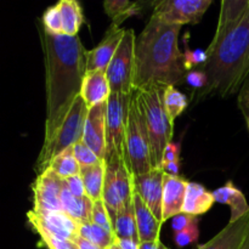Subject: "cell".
<instances>
[{
  "instance_id": "9c48e42d",
  "label": "cell",
  "mask_w": 249,
  "mask_h": 249,
  "mask_svg": "<svg viewBox=\"0 0 249 249\" xmlns=\"http://www.w3.org/2000/svg\"><path fill=\"white\" fill-rule=\"evenodd\" d=\"M211 4L212 0H164L156 4L152 16L168 24H196Z\"/></svg>"
},
{
  "instance_id": "6da1fadb",
  "label": "cell",
  "mask_w": 249,
  "mask_h": 249,
  "mask_svg": "<svg viewBox=\"0 0 249 249\" xmlns=\"http://www.w3.org/2000/svg\"><path fill=\"white\" fill-rule=\"evenodd\" d=\"M202 70L208 84L199 97H228L241 90L249 58V0H223L215 36Z\"/></svg>"
},
{
  "instance_id": "e575fe53",
  "label": "cell",
  "mask_w": 249,
  "mask_h": 249,
  "mask_svg": "<svg viewBox=\"0 0 249 249\" xmlns=\"http://www.w3.org/2000/svg\"><path fill=\"white\" fill-rule=\"evenodd\" d=\"M207 61V51L197 49V50H187L185 53V62H186L187 71L191 70L194 66H203Z\"/></svg>"
},
{
  "instance_id": "836d02e7",
  "label": "cell",
  "mask_w": 249,
  "mask_h": 249,
  "mask_svg": "<svg viewBox=\"0 0 249 249\" xmlns=\"http://www.w3.org/2000/svg\"><path fill=\"white\" fill-rule=\"evenodd\" d=\"M197 221L196 216H192L190 214L180 213L179 215L174 216L173 218V230L175 231V233L182 232V231L187 230L189 228H191L195 223Z\"/></svg>"
},
{
  "instance_id": "52a82bcc",
  "label": "cell",
  "mask_w": 249,
  "mask_h": 249,
  "mask_svg": "<svg viewBox=\"0 0 249 249\" xmlns=\"http://www.w3.org/2000/svg\"><path fill=\"white\" fill-rule=\"evenodd\" d=\"M131 94L112 92L107 105L105 165L126 164L125 139ZM129 169V168H128Z\"/></svg>"
},
{
  "instance_id": "bcb514c9",
  "label": "cell",
  "mask_w": 249,
  "mask_h": 249,
  "mask_svg": "<svg viewBox=\"0 0 249 249\" xmlns=\"http://www.w3.org/2000/svg\"><path fill=\"white\" fill-rule=\"evenodd\" d=\"M247 125H248V129H249V117L247 118Z\"/></svg>"
},
{
  "instance_id": "8992f818",
  "label": "cell",
  "mask_w": 249,
  "mask_h": 249,
  "mask_svg": "<svg viewBox=\"0 0 249 249\" xmlns=\"http://www.w3.org/2000/svg\"><path fill=\"white\" fill-rule=\"evenodd\" d=\"M88 112H89V107L79 95L73 102L62 125L57 129L53 138L49 142L43 143V147H41L36 164V175L48 170L53 160L58 155L65 152L68 148L73 147L79 141H83Z\"/></svg>"
},
{
  "instance_id": "cb8c5ba5",
  "label": "cell",
  "mask_w": 249,
  "mask_h": 249,
  "mask_svg": "<svg viewBox=\"0 0 249 249\" xmlns=\"http://www.w3.org/2000/svg\"><path fill=\"white\" fill-rule=\"evenodd\" d=\"M113 229L114 235H116L117 238H128V240H135L140 242L138 226H136L134 203L124 207L119 212L116 220L113 221Z\"/></svg>"
},
{
  "instance_id": "3957f363",
  "label": "cell",
  "mask_w": 249,
  "mask_h": 249,
  "mask_svg": "<svg viewBox=\"0 0 249 249\" xmlns=\"http://www.w3.org/2000/svg\"><path fill=\"white\" fill-rule=\"evenodd\" d=\"M179 24H168L151 16L135 39L134 90L150 85L178 87L184 84L189 73L185 53L180 51Z\"/></svg>"
},
{
  "instance_id": "277c9868",
  "label": "cell",
  "mask_w": 249,
  "mask_h": 249,
  "mask_svg": "<svg viewBox=\"0 0 249 249\" xmlns=\"http://www.w3.org/2000/svg\"><path fill=\"white\" fill-rule=\"evenodd\" d=\"M164 88L162 85H150L136 90L147 126L153 168L162 165L164 151L173 138L174 122H172L165 109L163 100Z\"/></svg>"
},
{
  "instance_id": "44dd1931",
  "label": "cell",
  "mask_w": 249,
  "mask_h": 249,
  "mask_svg": "<svg viewBox=\"0 0 249 249\" xmlns=\"http://www.w3.org/2000/svg\"><path fill=\"white\" fill-rule=\"evenodd\" d=\"M213 196L215 202L230 207L231 218L229 223L237 221L238 219L249 213V206L245 195L237 187H235V185L231 181L226 182L224 186L216 189L213 192Z\"/></svg>"
},
{
  "instance_id": "f546056e",
  "label": "cell",
  "mask_w": 249,
  "mask_h": 249,
  "mask_svg": "<svg viewBox=\"0 0 249 249\" xmlns=\"http://www.w3.org/2000/svg\"><path fill=\"white\" fill-rule=\"evenodd\" d=\"M92 223L101 226L102 229L107 230L108 232L114 233L111 215H109L108 211H107L102 199L94 202V206H92Z\"/></svg>"
},
{
  "instance_id": "7bdbcfd3",
  "label": "cell",
  "mask_w": 249,
  "mask_h": 249,
  "mask_svg": "<svg viewBox=\"0 0 249 249\" xmlns=\"http://www.w3.org/2000/svg\"><path fill=\"white\" fill-rule=\"evenodd\" d=\"M241 249H249V233H248L247 238H246L245 243H243V246L241 247Z\"/></svg>"
},
{
  "instance_id": "9a60e30c",
  "label": "cell",
  "mask_w": 249,
  "mask_h": 249,
  "mask_svg": "<svg viewBox=\"0 0 249 249\" xmlns=\"http://www.w3.org/2000/svg\"><path fill=\"white\" fill-rule=\"evenodd\" d=\"M249 233V213L233 223H229L211 241L196 249H241Z\"/></svg>"
},
{
  "instance_id": "4fadbf2b",
  "label": "cell",
  "mask_w": 249,
  "mask_h": 249,
  "mask_svg": "<svg viewBox=\"0 0 249 249\" xmlns=\"http://www.w3.org/2000/svg\"><path fill=\"white\" fill-rule=\"evenodd\" d=\"M107 105L108 101H105L89 108L83 134V142L91 148L104 163L106 157Z\"/></svg>"
},
{
  "instance_id": "8d00e7d4",
  "label": "cell",
  "mask_w": 249,
  "mask_h": 249,
  "mask_svg": "<svg viewBox=\"0 0 249 249\" xmlns=\"http://www.w3.org/2000/svg\"><path fill=\"white\" fill-rule=\"evenodd\" d=\"M65 181H66V185H67L68 190L71 191V194L74 195L75 197H80V198H82V197L87 196L84 182H83V179L82 177H80V174L68 178V179H66Z\"/></svg>"
},
{
  "instance_id": "ac0fdd59",
  "label": "cell",
  "mask_w": 249,
  "mask_h": 249,
  "mask_svg": "<svg viewBox=\"0 0 249 249\" xmlns=\"http://www.w3.org/2000/svg\"><path fill=\"white\" fill-rule=\"evenodd\" d=\"M111 94L112 90L109 87L106 71L87 72L84 80H83L80 96L83 97L89 108L101 104V102L108 101Z\"/></svg>"
},
{
  "instance_id": "b9f144b4",
  "label": "cell",
  "mask_w": 249,
  "mask_h": 249,
  "mask_svg": "<svg viewBox=\"0 0 249 249\" xmlns=\"http://www.w3.org/2000/svg\"><path fill=\"white\" fill-rule=\"evenodd\" d=\"M73 242H74L75 246H77V249H102L97 245H95V243L85 240V238H83L82 236H79V235L74 238V241H73Z\"/></svg>"
},
{
  "instance_id": "ab89813d",
  "label": "cell",
  "mask_w": 249,
  "mask_h": 249,
  "mask_svg": "<svg viewBox=\"0 0 249 249\" xmlns=\"http://www.w3.org/2000/svg\"><path fill=\"white\" fill-rule=\"evenodd\" d=\"M162 169L164 170L165 174L173 175V177H179L180 174V160H175V162L163 163Z\"/></svg>"
},
{
  "instance_id": "5bb4252c",
  "label": "cell",
  "mask_w": 249,
  "mask_h": 249,
  "mask_svg": "<svg viewBox=\"0 0 249 249\" xmlns=\"http://www.w3.org/2000/svg\"><path fill=\"white\" fill-rule=\"evenodd\" d=\"M125 29L111 24L107 29L104 39L87 53V72L94 71H107L122 39Z\"/></svg>"
},
{
  "instance_id": "7c38bea8",
  "label": "cell",
  "mask_w": 249,
  "mask_h": 249,
  "mask_svg": "<svg viewBox=\"0 0 249 249\" xmlns=\"http://www.w3.org/2000/svg\"><path fill=\"white\" fill-rule=\"evenodd\" d=\"M164 170L162 167L153 168L150 173L133 177L134 189L140 195L141 198L150 208L153 215L163 223V182H164ZM164 224V223H163Z\"/></svg>"
},
{
  "instance_id": "d4e9b609",
  "label": "cell",
  "mask_w": 249,
  "mask_h": 249,
  "mask_svg": "<svg viewBox=\"0 0 249 249\" xmlns=\"http://www.w3.org/2000/svg\"><path fill=\"white\" fill-rule=\"evenodd\" d=\"M104 7L106 14L112 19L111 24L118 27L124 19L139 14L140 11L138 2L129 1V0H107L104 2Z\"/></svg>"
},
{
  "instance_id": "30bf717a",
  "label": "cell",
  "mask_w": 249,
  "mask_h": 249,
  "mask_svg": "<svg viewBox=\"0 0 249 249\" xmlns=\"http://www.w3.org/2000/svg\"><path fill=\"white\" fill-rule=\"evenodd\" d=\"M63 179L51 169L36 175L33 182V211L39 212H63L61 203Z\"/></svg>"
},
{
  "instance_id": "60d3db41",
  "label": "cell",
  "mask_w": 249,
  "mask_h": 249,
  "mask_svg": "<svg viewBox=\"0 0 249 249\" xmlns=\"http://www.w3.org/2000/svg\"><path fill=\"white\" fill-rule=\"evenodd\" d=\"M116 243L121 249H140V242H138L135 240L116 237Z\"/></svg>"
},
{
  "instance_id": "ffe728a7",
  "label": "cell",
  "mask_w": 249,
  "mask_h": 249,
  "mask_svg": "<svg viewBox=\"0 0 249 249\" xmlns=\"http://www.w3.org/2000/svg\"><path fill=\"white\" fill-rule=\"evenodd\" d=\"M214 202L215 199L213 192H209L201 184L189 182L182 204V213L190 214L192 216L202 215L213 207Z\"/></svg>"
},
{
  "instance_id": "ee69618b",
  "label": "cell",
  "mask_w": 249,
  "mask_h": 249,
  "mask_svg": "<svg viewBox=\"0 0 249 249\" xmlns=\"http://www.w3.org/2000/svg\"><path fill=\"white\" fill-rule=\"evenodd\" d=\"M248 75H249V58H248V62H247V65H246V68H245V80L247 79Z\"/></svg>"
},
{
  "instance_id": "603a6c76",
  "label": "cell",
  "mask_w": 249,
  "mask_h": 249,
  "mask_svg": "<svg viewBox=\"0 0 249 249\" xmlns=\"http://www.w3.org/2000/svg\"><path fill=\"white\" fill-rule=\"evenodd\" d=\"M62 18V34L77 36L84 22L82 6L75 0H61L57 4Z\"/></svg>"
},
{
  "instance_id": "1f68e13d",
  "label": "cell",
  "mask_w": 249,
  "mask_h": 249,
  "mask_svg": "<svg viewBox=\"0 0 249 249\" xmlns=\"http://www.w3.org/2000/svg\"><path fill=\"white\" fill-rule=\"evenodd\" d=\"M33 230L38 233L41 243L48 249H77V246L73 241L56 237V236L51 235V233L46 232L39 228H33Z\"/></svg>"
},
{
  "instance_id": "f1b7e54d",
  "label": "cell",
  "mask_w": 249,
  "mask_h": 249,
  "mask_svg": "<svg viewBox=\"0 0 249 249\" xmlns=\"http://www.w3.org/2000/svg\"><path fill=\"white\" fill-rule=\"evenodd\" d=\"M73 153H74V157L77 162L79 163L80 168L91 167V165H97L100 163H104L95 155L94 151L90 147H88L83 141H79V142L73 146Z\"/></svg>"
},
{
  "instance_id": "4dcf8cb0",
  "label": "cell",
  "mask_w": 249,
  "mask_h": 249,
  "mask_svg": "<svg viewBox=\"0 0 249 249\" xmlns=\"http://www.w3.org/2000/svg\"><path fill=\"white\" fill-rule=\"evenodd\" d=\"M43 27L53 34H62V18L57 4L46 9L43 15Z\"/></svg>"
},
{
  "instance_id": "f6af8a7d",
  "label": "cell",
  "mask_w": 249,
  "mask_h": 249,
  "mask_svg": "<svg viewBox=\"0 0 249 249\" xmlns=\"http://www.w3.org/2000/svg\"><path fill=\"white\" fill-rule=\"evenodd\" d=\"M108 249H121V248L118 247V245H117V243H116V240H114V242L112 243V245H111V247H109Z\"/></svg>"
},
{
  "instance_id": "d590c367",
  "label": "cell",
  "mask_w": 249,
  "mask_h": 249,
  "mask_svg": "<svg viewBox=\"0 0 249 249\" xmlns=\"http://www.w3.org/2000/svg\"><path fill=\"white\" fill-rule=\"evenodd\" d=\"M186 82L191 85L192 88L198 90H204L206 89L207 84H208V79H207V75L203 71H190L186 75Z\"/></svg>"
},
{
  "instance_id": "7a4b0ae2",
  "label": "cell",
  "mask_w": 249,
  "mask_h": 249,
  "mask_svg": "<svg viewBox=\"0 0 249 249\" xmlns=\"http://www.w3.org/2000/svg\"><path fill=\"white\" fill-rule=\"evenodd\" d=\"M40 38L46 75V143L62 125L73 102L80 95L87 74L88 50L78 36L53 34L41 27Z\"/></svg>"
},
{
  "instance_id": "484cf974",
  "label": "cell",
  "mask_w": 249,
  "mask_h": 249,
  "mask_svg": "<svg viewBox=\"0 0 249 249\" xmlns=\"http://www.w3.org/2000/svg\"><path fill=\"white\" fill-rule=\"evenodd\" d=\"M49 169L53 170L57 177L66 180L71 177L80 174V165L77 162L73 153V147L68 148L65 152L58 155L51 163Z\"/></svg>"
},
{
  "instance_id": "ba28073f",
  "label": "cell",
  "mask_w": 249,
  "mask_h": 249,
  "mask_svg": "<svg viewBox=\"0 0 249 249\" xmlns=\"http://www.w3.org/2000/svg\"><path fill=\"white\" fill-rule=\"evenodd\" d=\"M135 33L125 29L123 39L106 71L112 92L130 95L135 78Z\"/></svg>"
},
{
  "instance_id": "83f0119b",
  "label": "cell",
  "mask_w": 249,
  "mask_h": 249,
  "mask_svg": "<svg viewBox=\"0 0 249 249\" xmlns=\"http://www.w3.org/2000/svg\"><path fill=\"white\" fill-rule=\"evenodd\" d=\"M163 100H164L165 109H167L172 122H175V119L187 107V97L182 92H180L177 89V87H173V85H168V87L164 88Z\"/></svg>"
},
{
  "instance_id": "5b68a950",
  "label": "cell",
  "mask_w": 249,
  "mask_h": 249,
  "mask_svg": "<svg viewBox=\"0 0 249 249\" xmlns=\"http://www.w3.org/2000/svg\"><path fill=\"white\" fill-rule=\"evenodd\" d=\"M126 164L133 177L150 173L153 169L151 160V143L145 117L136 90L131 94L125 139Z\"/></svg>"
},
{
  "instance_id": "f35d334b",
  "label": "cell",
  "mask_w": 249,
  "mask_h": 249,
  "mask_svg": "<svg viewBox=\"0 0 249 249\" xmlns=\"http://www.w3.org/2000/svg\"><path fill=\"white\" fill-rule=\"evenodd\" d=\"M179 156H180V143H175L172 141V142L167 146V148H165L164 156H163V163L180 160Z\"/></svg>"
},
{
  "instance_id": "2e32d148",
  "label": "cell",
  "mask_w": 249,
  "mask_h": 249,
  "mask_svg": "<svg viewBox=\"0 0 249 249\" xmlns=\"http://www.w3.org/2000/svg\"><path fill=\"white\" fill-rule=\"evenodd\" d=\"M189 181L180 177L164 175L163 182V223L182 213L185 194Z\"/></svg>"
},
{
  "instance_id": "d6986e66",
  "label": "cell",
  "mask_w": 249,
  "mask_h": 249,
  "mask_svg": "<svg viewBox=\"0 0 249 249\" xmlns=\"http://www.w3.org/2000/svg\"><path fill=\"white\" fill-rule=\"evenodd\" d=\"M61 203H62L63 212L70 215L73 220L77 221L79 225L92 223L94 202L88 196L80 198V197H75L74 195L71 194L65 180H63L62 191H61Z\"/></svg>"
},
{
  "instance_id": "8fae6325",
  "label": "cell",
  "mask_w": 249,
  "mask_h": 249,
  "mask_svg": "<svg viewBox=\"0 0 249 249\" xmlns=\"http://www.w3.org/2000/svg\"><path fill=\"white\" fill-rule=\"evenodd\" d=\"M32 228H39L56 237L74 241L79 233V224L73 220L65 212L29 211L27 213Z\"/></svg>"
},
{
  "instance_id": "7402d4cb",
  "label": "cell",
  "mask_w": 249,
  "mask_h": 249,
  "mask_svg": "<svg viewBox=\"0 0 249 249\" xmlns=\"http://www.w3.org/2000/svg\"><path fill=\"white\" fill-rule=\"evenodd\" d=\"M105 174H106V165L105 163H100L91 167L80 168V177L84 182L87 196L92 202L102 199L105 185Z\"/></svg>"
},
{
  "instance_id": "74e56055",
  "label": "cell",
  "mask_w": 249,
  "mask_h": 249,
  "mask_svg": "<svg viewBox=\"0 0 249 249\" xmlns=\"http://www.w3.org/2000/svg\"><path fill=\"white\" fill-rule=\"evenodd\" d=\"M237 105L238 108L241 109L242 114L247 119L249 117V75L247 79L245 80V83H243L242 88H241L240 94H238Z\"/></svg>"
},
{
  "instance_id": "d6a6232c",
  "label": "cell",
  "mask_w": 249,
  "mask_h": 249,
  "mask_svg": "<svg viewBox=\"0 0 249 249\" xmlns=\"http://www.w3.org/2000/svg\"><path fill=\"white\" fill-rule=\"evenodd\" d=\"M198 221L194 224L191 228H189L187 230L182 231V232L175 233V242L179 247H185V246H189L191 243L197 242L199 236V231H198V225H197Z\"/></svg>"
},
{
  "instance_id": "e0dca14e",
  "label": "cell",
  "mask_w": 249,
  "mask_h": 249,
  "mask_svg": "<svg viewBox=\"0 0 249 249\" xmlns=\"http://www.w3.org/2000/svg\"><path fill=\"white\" fill-rule=\"evenodd\" d=\"M134 211H135L136 226H138L139 240L141 242H152V241H160V228L163 223L158 220L152 212L150 211L140 195L134 189L133 196Z\"/></svg>"
},
{
  "instance_id": "4316f807",
  "label": "cell",
  "mask_w": 249,
  "mask_h": 249,
  "mask_svg": "<svg viewBox=\"0 0 249 249\" xmlns=\"http://www.w3.org/2000/svg\"><path fill=\"white\" fill-rule=\"evenodd\" d=\"M78 235L82 236L85 240L90 241V242L95 243L102 249H108L116 240L114 233L108 232V231L94 223L79 225V233Z\"/></svg>"
}]
</instances>
